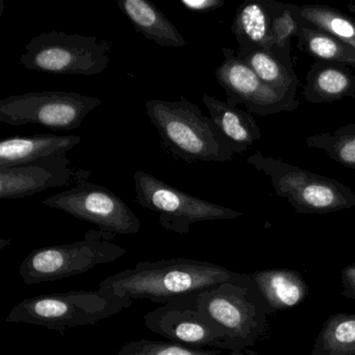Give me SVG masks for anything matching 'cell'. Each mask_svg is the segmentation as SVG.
Segmentation results:
<instances>
[{"instance_id":"7c38bea8","label":"cell","mask_w":355,"mask_h":355,"mask_svg":"<svg viewBox=\"0 0 355 355\" xmlns=\"http://www.w3.org/2000/svg\"><path fill=\"white\" fill-rule=\"evenodd\" d=\"M222 53L224 61L216 69V78L225 91L228 103L245 105L247 112L259 116L298 109L299 101H290L266 86L248 65L238 59L236 51L222 49Z\"/></svg>"},{"instance_id":"6da1fadb","label":"cell","mask_w":355,"mask_h":355,"mask_svg":"<svg viewBox=\"0 0 355 355\" xmlns=\"http://www.w3.org/2000/svg\"><path fill=\"white\" fill-rule=\"evenodd\" d=\"M240 273L217 263L191 259L141 261L132 269L105 278L99 288L130 300L146 299L164 305L176 299L199 294Z\"/></svg>"},{"instance_id":"cb8c5ba5","label":"cell","mask_w":355,"mask_h":355,"mask_svg":"<svg viewBox=\"0 0 355 355\" xmlns=\"http://www.w3.org/2000/svg\"><path fill=\"white\" fill-rule=\"evenodd\" d=\"M305 145L323 150L330 159L349 169H355V123L340 126L334 132L307 137Z\"/></svg>"},{"instance_id":"8fae6325","label":"cell","mask_w":355,"mask_h":355,"mask_svg":"<svg viewBox=\"0 0 355 355\" xmlns=\"http://www.w3.org/2000/svg\"><path fill=\"white\" fill-rule=\"evenodd\" d=\"M196 295L176 299L148 311L143 318L145 326L168 342L191 348L225 350V334L199 313Z\"/></svg>"},{"instance_id":"d6986e66","label":"cell","mask_w":355,"mask_h":355,"mask_svg":"<svg viewBox=\"0 0 355 355\" xmlns=\"http://www.w3.org/2000/svg\"><path fill=\"white\" fill-rule=\"evenodd\" d=\"M117 3L135 30L147 40L169 49L186 46V40L178 28L148 0H117Z\"/></svg>"},{"instance_id":"ba28073f","label":"cell","mask_w":355,"mask_h":355,"mask_svg":"<svg viewBox=\"0 0 355 355\" xmlns=\"http://www.w3.org/2000/svg\"><path fill=\"white\" fill-rule=\"evenodd\" d=\"M134 182L137 202L159 214L162 227L175 234H189L196 222L234 220L243 216L236 209L182 192L147 172L137 171Z\"/></svg>"},{"instance_id":"52a82bcc","label":"cell","mask_w":355,"mask_h":355,"mask_svg":"<svg viewBox=\"0 0 355 355\" xmlns=\"http://www.w3.org/2000/svg\"><path fill=\"white\" fill-rule=\"evenodd\" d=\"M111 41L51 31L35 37L20 63L28 70L57 76H96L110 66Z\"/></svg>"},{"instance_id":"4fadbf2b","label":"cell","mask_w":355,"mask_h":355,"mask_svg":"<svg viewBox=\"0 0 355 355\" xmlns=\"http://www.w3.org/2000/svg\"><path fill=\"white\" fill-rule=\"evenodd\" d=\"M92 172L72 166L67 155L46 157L24 165L0 168V199L33 196L47 189L88 180Z\"/></svg>"},{"instance_id":"484cf974","label":"cell","mask_w":355,"mask_h":355,"mask_svg":"<svg viewBox=\"0 0 355 355\" xmlns=\"http://www.w3.org/2000/svg\"><path fill=\"white\" fill-rule=\"evenodd\" d=\"M301 26L299 6L272 0V35L274 49H292V39L298 36Z\"/></svg>"},{"instance_id":"ac0fdd59","label":"cell","mask_w":355,"mask_h":355,"mask_svg":"<svg viewBox=\"0 0 355 355\" xmlns=\"http://www.w3.org/2000/svg\"><path fill=\"white\" fill-rule=\"evenodd\" d=\"M232 34L239 49H259L274 53L272 0H248L236 9Z\"/></svg>"},{"instance_id":"30bf717a","label":"cell","mask_w":355,"mask_h":355,"mask_svg":"<svg viewBox=\"0 0 355 355\" xmlns=\"http://www.w3.org/2000/svg\"><path fill=\"white\" fill-rule=\"evenodd\" d=\"M82 221L94 224L103 232L116 234L140 232L141 221L132 209L109 189L82 180L76 187L42 201Z\"/></svg>"},{"instance_id":"5b68a950","label":"cell","mask_w":355,"mask_h":355,"mask_svg":"<svg viewBox=\"0 0 355 355\" xmlns=\"http://www.w3.org/2000/svg\"><path fill=\"white\" fill-rule=\"evenodd\" d=\"M247 163L267 175L275 194L286 198L298 214H329L355 207V193L350 187L291 165L282 159L255 153Z\"/></svg>"},{"instance_id":"f1b7e54d","label":"cell","mask_w":355,"mask_h":355,"mask_svg":"<svg viewBox=\"0 0 355 355\" xmlns=\"http://www.w3.org/2000/svg\"><path fill=\"white\" fill-rule=\"evenodd\" d=\"M347 11H348L355 19V0H352L350 3H347Z\"/></svg>"},{"instance_id":"2e32d148","label":"cell","mask_w":355,"mask_h":355,"mask_svg":"<svg viewBox=\"0 0 355 355\" xmlns=\"http://www.w3.org/2000/svg\"><path fill=\"white\" fill-rule=\"evenodd\" d=\"M202 101L234 153L242 155L261 140L263 134L252 114L211 95H203Z\"/></svg>"},{"instance_id":"e0dca14e","label":"cell","mask_w":355,"mask_h":355,"mask_svg":"<svg viewBox=\"0 0 355 355\" xmlns=\"http://www.w3.org/2000/svg\"><path fill=\"white\" fill-rule=\"evenodd\" d=\"M303 97L315 105L355 98V76L348 66L315 61L305 78Z\"/></svg>"},{"instance_id":"d4e9b609","label":"cell","mask_w":355,"mask_h":355,"mask_svg":"<svg viewBox=\"0 0 355 355\" xmlns=\"http://www.w3.org/2000/svg\"><path fill=\"white\" fill-rule=\"evenodd\" d=\"M114 355H257L250 349L242 351L223 352L221 349H197L178 344V343L162 342V340H130L120 347Z\"/></svg>"},{"instance_id":"9a60e30c","label":"cell","mask_w":355,"mask_h":355,"mask_svg":"<svg viewBox=\"0 0 355 355\" xmlns=\"http://www.w3.org/2000/svg\"><path fill=\"white\" fill-rule=\"evenodd\" d=\"M82 138L41 134L11 137L0 142V168H12L46 157L67 155Z\"/></svg>"},{"instance_id":"f546056e","label":"cell","mask_w":355,"mask_h":355,"mask_svg":"<svg viewBox=\"0 0 355 355\" xmlns=\"http://www.w3.org/2000/svg\"><path fill=\"white\" fill-rule=\"evenodd\" d=\"M10 243H11V240H5V239H3V240L0 241V249H3V247L10 245Z\"/></svg>"},{"instance_id":"44dd1931","label":"cell","mask_w":355,"mask_h":355,"mask_svg":"<svg viewBox=\"0 0 355 355\" xmlns=\"http://www.w3.org/2000/svg\"><path fill=\"white\" fill-rule=\"evenodd\" d=\"M297 39V49L315 61L342 64L355 69V49L302 18Z\"/></svg>"},{"instance_id":"5bb4252c","label":"cell","mask_w":355,"mask_h":355,"mask_svg":"<svg viewBox=\"0 0 355 355\" xmlns=\"http://www.w3.org/2000/svg\"><path fill=\"white\" fill-rule=\"evenodd\" d=\"M236 53L266 86L290 101H298L297 90L300 80L293 67L291 49H274V53H269L259 49H238Z\"/></svg>"},{"instance_id":"277c9868","label":"cell","mask_w":355,"mask_h":355,"mask_svg":"<svg viewBox=\"0 0 355 355\" xmlns=\"http://www.w3.org/2000/svg\"><path fill=\"white\" fill-rule=\"evenodd\" d=\"M132 304L134 301L101 288L43 294L28 297L17 303L6 318V322L65 331L94 325L130 309Z\"/></svg>"},{"instance_id":"9c48e42d","label":"cell","mask_w":355,"mask_h":355,"mask_svg":"<svg viewBox=\"0 0 355 355\" xmlns=\"http://www.w3.org/2000/svg\"><path fill=\"white\" fill-rule=\"evenodd\" d=\"M101 105L97 97L76 92H30L0 101V121L14 126L32 124L72 130L80 128L88 114Z\"/></svg>"},{"instance_id":"4dcf8cb0","label":"cell","mask_w":355,"mask_h":355,"mask_svg":"<svg viewBox=\"0 0 355 355\" xmlns=\"http://www.w3.org/2000/svg\"><path fill=\"white\" fill-rule=\"evenodd\" d=\"M353 265H354V266H355V261H354V263H353Z\"/></svg>"},{"instance_id":"83f0119b","label":"cell","mask_w":355,"mask_h":355,"mask_svg":"<svg viewBox=\"0 0 355 355\" xmlns=\"http://www.w3.org/2000/svg\"><path fill=\"white\" fill-rule=\"evenodd\" d=\"M343 291L342 295L346 298L355 300V266L349 265L342 270L340 274Z\"/></svg>"},{"instance_id":"8992f818","label":"cell","mask_w":355,"mask_h":355,"mask_svg":"<svg viewBox=\"0 0 355 355\" xmlns=\"http://www.w3.org/2000/svg\"><path fill=\"white\" fill-rule=\"evenodd\" d=\"M117 236L92 230L85 234L84 240L35 249L20 265V276L24 284L32 286L71 277L96 266L114 263L128 253L113 242Z\"/></svg>"},{"instance_id":"4316f807","label":"cell","mask_w":355,"mask_h":355,"mask_svg":"<svg viewBox=\"0 0 355 355\" xmlns=\"http://www.w3.org/2000/svg\"><path fill=\"white\" fill-rule=\"evenodd\" d=\"M180 3L188 11L203 14L220 9L225 5V1L224 0H180Z\"/></svg>"},{"instance_id":"7a4b0ae2","label":"cell","mask_w":355,"mask_h":355,"mask_svg":"<svg viewBox=\"0 0 355 355\" xmlns=\"http://www.w3.org/2000/svg\"><path fill=\"white\" fill-rule=\"evenodd\" d=\"M145 105L162 144L174 157L189 164L234 159V149L198 105L184 97L174 101L153 99Z\"/></svg>"},{"instance_id":"ffe728a7","label":"cell","mask_w":355,"mask_h":355,"mask_svg":"<svg viewBox=\"0 0 355 355\" xmlns=\"http://www.w3.org/2000/svg\"><path fill=\"white\" fill-rule=\"evenodd\" d=\"M250 276L259 294L274 313L298 306L309 295L306 282L295 270H263Z\"/></svg>"},{"instance_id":"7402d4cb","label":"cell","mask_w":355,"mask_h":355,"mask_svg":"<svg viewBox=\"0 0 355 355\" xmlns=\"http://www.w3.org/2000/svg\"><path fill=\"white\" fill-rule=\"evenodd\" d=\"M309 355H355V313L330 315L322 326Z\"/></svg>"},{"instance_id":"3957f363","label":"cell","mask_w":355,"mask_h":355,"mask_svg":"<svg viewBox=\"0 0 355 355\" xmlns=\"http://www.w3.org/2000/svg\"><path fill=\"white\" fill-rule=\"evenodd\" d=\"M199 313L225 334V350L242 351L267 338L273 311L257 291L250 274L196 295Z\"/></svg>"},{"instance_id":"603a6c76","label":"cell","mask_w":355,"mask_h":355,"mask_svg":"<svg viewBox=\"0 0 355 355\" xmlns=\"http://www.w3.org/2000/svg\"><path fill=\"white\" fill-rule=\"evenodd\" d=\"M301 18L325 31L355 49V19L336 8L323 5L299 6Z\"/></svg>"}]
</instances>
